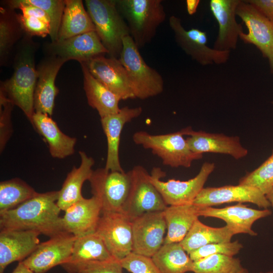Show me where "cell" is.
Here are the masks:
<instances>
[{
	"instance_id": "45",
	"label": "cell",
	"mask_w": 273,
	"mask_h": 273,
	"mask_svg": "<svg viewBox=\"0 0 273 273\" xmlns=\"http://www.w3.org/2000/svg\"><path fill=\"white\" fill-rule=\"evenodd\" d=\"M11 273H33L22 261L19 262L17 266Z\"/></svg>"
},
{
	"instance_id": "31",
	"label": "cell",
	"mask_w": 273,
	"mask_h": 273,
	"mask_svg": "<svg viewBox=\"0 0 273 273\" xmlns=\"http://www.w3.org/2000/svg\"><path fill=\"white\" fill-rule=\"evenodd\" d=\"M234 235L226 225L220 228L211 227L204 224L198 219L180 243L189 255L196 250L208 244L231 241Z\"/></svg>"
},
{
	"instance_id": "38",
	"label": "cell",
	"mask_w": 273,
	"mask_h": 273,
	"mask_svg": "<svg viewBox=\"0 0 273 273\" xmlns=\"http://www.w3.org/2000/svg\"><path fill=\"white\" fill-rule=\"evenodd\" d=\"M243 245L238 241L213 243L204 246L189 254L191 259L196 261L214 254H223L234 256L239 253Z\"/></svg>"
},
{
	"instance_id": "25",
	"label": "cell",
	"mask_w": 273,
	"mask_h": 273,
	"mask_svg": "<svg viewBox=\"0 0 273 273\" xmlns=\"http://www.w3.org/2000/svg\"><path fill=\"white\" fill-rule=\"evenodd\" d=\"M31 123L48 144L52 157L63 159L74 153L76 139L63 133L51 116L34 112Z\"/></svg>"
},
{
	"instance_id": "5",
	"label": "cell",
	"mask_w": 273,
	"mask_h": 273,
	"mask_svg": "<svg viewBox=\"0 0 273 273\" xmlns=\"http://www.w3.org/2000/svg\"><path fill=\"white\" fill-rule=\"evenodd\" d=\"M119 60L125 69L135 98L145 100L163 92V77L146 63L130 35L123 38Z\"/></svg>"
},
{
	"instance_id": "18",
	"label": "cell",
	"mask_w": 273,
	"mask_h": 273,
	"mask_svg": "<svg viewBox=\"0 0 273 273\" xmlns=\"http://www.w3.org/2000/svg\"><path fill=\"white\" fill-rule=\"evenodd\" d=\"M67 62L60 57L48 56L36 66L37 78L34 94V110L51 117L59 90L55 80L60 68Z\"/></svg>"
},
{
	"instance_id": "20",
	"label": "cell",
	"mask_w": 273,
	"mask_h": 273,
	"mask_svg": "<svg viewBox=\"0 0 273 273\" xmlns=\"http://www.w3.org/2000/svg\"><path fill=\"white\" fill-rule=\"evenodd\" d=\"M184 135H188L187 142L194 152L214 153L231 155L236 159L245 157L248 150L242 146L238 136H228L222 133L194 131L188 127L182 129Z\"/></svg>"
},
{
	"instance_id": "19",
	"label": "cell",
	"mask_w": 273,
	"mask_h": 273,
	"mask_svg": "<svg viewBox=\"0 0 273 273\" xmlns=\"http://www.w3.org/2000/svg\"><path fill=\"white\" fill-rule=\"evenodd\" d=\"M240 0H211L210 11L216 20L218 33L213 48L230 51L237 48L238 38L244 32L243 26L236 20V10Z\"/></svg>"
},
{
	"instance_id": "48",
	"label": "cell",
	"mask_w": 273,
	"mask_h": 273,
	"mask_svg": "<svg viewBox=\"0 0 273 273\" xmlns=\"http://www.w3.org/2000/svg\"><path fill=\"white\" fill-rule=\"evenodd\" d=\"M272 103V104H273V101L272 102V103Z\"/></svg>"
},
{
	"instance_id": "22",
	"label": "cell",
	"mask_w": 273,
	"mask_h": 273,
	"mask_svg": "<svg viewBox=\"0 0 273 273\" xmlns=\"http://www.w3.org/2000/svg\"><path fill=\"white\" fill-rule=\"evenodd\" d=\"M40 234L33 230H1L0 232V273L10 264L22 261L39 244Z\"/></svg>"
},
{
	"instance_id": "10",
	"label": "cell",
	"mask_w": 273,
	"mask_h": 273,
	"mask_svg": "<svg viewBox=\"0 0 273 273\" xmlns=\"http://www.w3.org/2000/svg\"><path fill=\"white\" fill-rule=\"evenodd\" d=\"M88 181L93 196L101 204L102 212H121L130 187L129 172L99 168L93 171Z\"/></svg>"
},
{
	"instance_id": "1",
	"label": "cell",
	"mask_w": 273,
	"mask_h": 273,
	"mask_svg": "<svg viewBox=\"0 0 273 273\" xmlns=\"http://www.w3.org/2000/svg\"><path fill=\"white\" fill-rule=\"evenodd\" d=\"M58 196L59 191L38 193L16 208L1 212V230H33L50 238L64 232Z\"/></svg>"
},
{
	"instance_id": "24",
	"label": "cell",
	"mask_w": 273,
	"mask_h": 273,
	"mask_svg": "<svg viewBox=\"0 0 273 273\" xmlns=\"http://www.w3.org/2000/svg\"><path fill=\"white\" fill-rule=\"evenodd\" d=\"M141 107L121 108L116 113L101 118L103 131L107 142V153L105 168L110 171H124L121 167L119 155L121 133L124 125L141 115Z\"/></svg>"
},
{
	"instance_id": "9",
	"label": "cell",
	"mask_w": 273,
	"mask_h": 273,
	"mask_svg": "<svg viewBox=\"0 0 273 273\" xmlns=\"http://www.w3.org/2000/svg\"><path fill=\"white\" fill-rule=\"evenodd\" d=\"M214 169V163L205 162L197 175L190 179L163 181L161 178L165 176V172L156 167L153 169L150 179L167 206L193 203Z\"/></svg>"
},
{
	"instance_id": "35",
	"label": "cell",
	"mask_w": 273,
	"mask_h": 273,
	"mask_svg": "<svg viewBox=\"0 0 273 273\" xmlns=\"http://www.w3.org/2000/svg\"><path fill=\"white\" fill-rule=\"evenodd\" d=\"M193 273H244L248 270L234 256L214 254L194 261Z\"/></svg>"
},
{
	"instance_id": "34",
	"label": "cell",
	"mask_w": 273,
	"mask_h": 273,
	"mask_svg": "<svg viewBox=\"0 0 273 273\" xmlns=\"http://www.w3.org/2000/svg\"><path fill=\"white\" fill-rule=\"evenodd\" d=\"M38 193L19 178L0 183V213L16 208Z\"/></svg>"
},
{
	"instance_id": "16",
	"label": "cell",
	"mask_w": 273,
	"mask_h": 273,
	"mask_svg": "<svg viewBox=\"0 0 273 273\" xmlns=\"http://www.w3.org/2000/svg\"><path fill=\"white\" fill-rule=\"evenodd\" d=\"M232 202L251 203L263 209L271 206L266 196L258 189L240 184L204 188L193 203L200 206L212 207Z\"/></svg>"
},
{
	"instance_id": "47",
	"label": "cell",
	"mask_w": 273,
	"mask_h": 273,
	"mask_svg": "<svg viewBox=\"0 0 273 273\" xmlns=\"http://www.w3.org/2000/svg\"><path fill=\"white\" fill-rule=\"evenodd\" d=\"M244 273H248V272H244ZM258 273H273V270H270V271H268L264 272H258Z\"/></svg>"
},
{
	"instance_id": "44",
	"label": "cell",
	"mask_w": 273,
	"mask_h": 273,
	"mask_svg": "<svg viewBox=\"0 0 273 273\" xmlns=\"http://www.w3.org/2000/svg\"><path fill=\"white\" fill-rule=\"evenodd\" d=\"M200 3L199 0H187L186 1V8L188 14L192 15L195 14L197 10Z\"/></svg>"
},
{
	"instance_id": "8",
	"label": "cell",
	"mask_w": 273,
	"mask_h": 273,
	"mask_svg": "<svg viewBox=\"0 0 273 273\" xmlns=\"http://www.w3.org/2000/svg\"><path fill=\"white\" fill-rule=\"evenodd\" d=\"M169 25L178 47L201 65L223 64L229 60L230 51L217 50L207 45L206 32L196 28L185 29L180 18L174 15L169 17Z\"/></svg>"
},
{
	"instance_id": "23",
	"label": "cell",
	"mask_w": 273,
	"mask_h": 273,
	"mask_svg": "<svg viewBox=\"0 0 273 273\" xmlns=\"http://www.w3.org/2000/svg\"><path fill=\"white\" fill-rule=\"evenodd\" d=\"M62 217L65 232L76 237L96 232L102 214V207L95 197H83L65 211Z\"/></svg>"
},
{
	"instance_id": "4",
	"label": "cell",
	"mask_w": 273,
	"mask_h": 273,
	"mask_svg": "<svg viewBox=\"0 0 273 273\" xmlns=\"http://www.w3.org/2000/svg\"><path fill=\"white\" fill-rule=\"evenodd\" d=\"M84 3L96 32L109 57L119 59L123 38L130 35V32L115 0H85Z\"/></svg>"
},
{
	"instance_id": "15",
	"label": "cell",
	"mask_w": 273,
	"mask_h": 273,
	"mask_svg": "<svg viewBox=\"0 0 273 273\" xmlns=\"http://www.w3.org/2000/svg\"><path fill=\"white\" fill-rule=\"evenodd\" d=\"M91 74L121 100L135 98L125 68L119 60L105 55L81 62Z\"/></svg>"
},
{
	"instance_id": "29",
	"label": "cell",
	"mask_w": 273,
	"mask_h": 273,
	"mask_svg": "<svg viewBox=\"0 0 273 273\" xmlns=\"http://www.w3.org/2000/svg\"><path fill=\"white\" fill-rule=\"evenodd\" d=\"M113 258L101 237L95 232L76 238L69 260L61 266L69 273L80 264L108 260Z\"/></svg>"
},
{
	"instance_id": "28",
	"label": "cell",
	"mask_w": 273,
	"mask_h": 273,
	"mask_svg": "<svg viewBox=\"0 0 273 273\" xmlns=\"http://www.w3.org/2000/svg\"><path fill=\"white\" fill-rule=\"evenodd\" d=\"M83 78V89L88 105L96 109L101 118L115 114L120 109L121 99L95 78L83 63H80Z\"/></svg>"
},
{
	"instance_id": "41",
	"label": "cell",
	"mask_w": 273,
	"mask_h": 273,
	"mask_svg": "<svg viewBox=\"0 0 273 273\" xmlns=\"http://www.w3.org/2000/svg\"><path fill=\"white\" fill-rule=\"evenodd\" d=\"M120 260L112 258L108 260L91 261L80 264L69 273H123Z\"/></svg>"
},
{
	"instance_id": "46",
	"label": "cell",
	"mask_w": 273,
	"mask_h": 273,
	"mask_svg": "<svg viewBox=\"0 0 273 273\" xmlns=\"http://www.w3.org/2000/svg\"><path fill=\"white\" fill-rule=\"evenodd\" d=\"M266 197L270 203V205L273 209V190L267 195Z\"/></svg>"
},
{
	"instance_id": "36",
	"label": "cell",
	"mask_w": 273,
	"mask_h": 273,
	"mask_svg": "<svg viewBox=\"0 0 273 273\" xmlns=\"http://www.w3.org/2000/svg\"><path fill=\"white\" fill-rule=\"evenodd\" d=\"M239 184L258 189L265 196L273 190V150L261 165L241 177Z\"/></svg>"
},
{
	"instance_id": "33",
	"label": "cell",
	"mask_w": 273,
	"mask_h": 273,
	"mask_svg": "<svg viewBox=\"0 0 273 273\" xmlns=\"http://www.w3.org/2000/svg\"><path fill=\"white\" fill-rule=\"evenodd\" d=\"M17 13L7 6L0 8V63L5 65L15 45L24 33L17 18Z\"/></svg>"
},
{
	"instance_id": "2",
	"label": "cell",
	"mask_w": 273,
	"mask_h": 273,
	"mask_svg": "<svg viewBox=\"0 0 273 273\" xmlns=\"http://www.w3.org/2000/svg\"><path fill=\"white\" fill-rule=\"evenodd\" d=\"M12 76L1 82L0 91L18 106L31 122L37 74L35 57L38 48L32 37L24 35L16 46Z\"/></svg>"
},
{
	"instance_id": "39",
	"label": "cell",
	"mask_w": 273,
	"mask_h": 273,
	"mask_svg": "<svg viewBox=\"0 0 273 273\" xmlns=\"http://www.w3.org/2000/svg\"><path fill=\"white\" fill-rule=\"evenodd\" d=\"M14 105L0 91V150L2 153L13 132L11 113Z\"/></svg>"
},
{
	"instance_id": "40",
	"label": "cell",
	"mask_w": 273,
	"mask_h": 273,
	"mask_svg": "<svg viewBox=\"0 0 273 273\" xmlns=\"http://www.w3.org/2000/svg\"><path fill=\"white\" fill-rule=\"evenodd\" d=\"M120 262L123 268L131 273H161L151 257L132 252Z\"/></svg>"
},
{
	"instance_id": "27",
	"label": "cell",
	"mask_w": 273,
	"mask_h": 273,
	"mask_svg": "<svg viewBox=\"0 0 273 273\" xmlns=\"http://www.w3.org/2000/svg\"><path fill=\"white\" fill-rule=\"evenodd\" d=\"M201 208L193 203L167 206L163 211L167 226L164 244L180 242L200 216Z\"/></svg>"
},
{
	"instance_id": "13",
	"label": "cell",
	"mask_w": 273,
	"mask_h": 273,
	"mask_svg": "<svg viewBox=\"0 0 273 273\" xmlns=\"http://www.w3.org/2000/svg\"><path fill=\"white\" fill-rule=\"evenodd\" d=\"M131 221L132 252L152 257L164 244L167 226L163 211L148 212Z\"/></svg>"
},
{
	"instance_id": "6",
	"label": "cell",
	"mask_w": 273,
	"mask_h": 273,
	"mask_svg": "<svg viewBox=\"0 0 273 273\" xmlns=\"http://www.w3.org/2000/svg\"><path fill=\"white\" fill-rule=\"evenodd\" d=\"M184 135L182 129L163 134H151L141 130L134 133L132 140L136 145L150 150L161 159L163 165L188 168L194 161L201 159L203 154L193 152Z\"/></svg>"
},
{
	"instance_id": "11",
	"label": "cell",
	"mask_w": 273,
	"mask_h": 273,
	"mask_svg": "<svg viewBox=\"0 0 273 273\" xmlns=\"http://www.w3.org/2000/svg\"><path fill=\"white\" fill-rule=\"evenodd\" d=\"M236 15L248 29V32H243L239 38L245 43L254 45L263 57L267 59L270 71L273 74V22L246 0H240Z\"/></svg>"
},
{
	"instance_id": "12",
	"label": "cell",
	"mask_w": 273,
	"mask_h": 273,
	"mask_svg": "<svg viewBox=\"0 0 273 273\" xmlns=\"http://www.w3.org/2000/svg\"><path fill=\"white\" fill-rule=\"evenodd\" d=\"M96 232L114 258L120 260L132 252V221L122 212H102Z\"/></svg>"
},
{
	"instance_id": "7",
	"label": "cell",
	"mask_w": 273,
	"mask_h": 273,
	"mask_svg": "<svg viewBox=\"0 0 273 273\" xmlns=\"http://www.w3.org/2000/svg\"><path fill=\"white\" fill-rule=\"evenodd\" d=\"M128 172L130 187L121 212L132 220L148 212L164 211L167 205L151 182L147 170L136 165Z\"/></svg>"
},
{
	"instance_id": "14",
	"label": "cell",
	"mask_w": 273,
	"mask_h": 273,
	"mask_svg": "<svg viewBox=\"0 0 273 273\" xmlns=\"http://www.w3.org/2000/svg\"><path fill=\"white\" fill-rule=\"evenodd\" d=\"M76 237L64 232L44 242L22 262L33 273H46L67 262L71 255Z\"/></svg>"
},
{
	"instance_id": "26",
	"label": "cell",
	"mask_w": 273,
	"mask_h": 273,
	"mask_svg": "<svg viewBox=\"0 0 273 273\" xmlns=\"http://www.w3.org/2000/svg\"><path fill=\"white\" fill-rule=\"evenodd\" d=\"M79 154L81 158L79 166L73 167L59 191L57 204L63 211L83 197L81 194L82 186L85 181L89 180L94 171V159L83 151H80Z\"/></svg>"
},
{
	"instance_id": "21",
	"label": "cell",
	"mask_w": 273,
	"mask_h": 273,
	"mask_svg": "<svg viewBox=\"0 0 273 273\" xmlns=\"http://www.w3.org/2000/svg\"><path fill=\"white\" fill-rule=\"evenodd\" d=\"M271 214V211L268 209H253L242 203L221 208L201 206L199 212L200 216L223 220L234 235L245 234L252 236L257 235L252 229L253 224L258 219Z\"/></svg>"
},
{
	"instance_id": "30",
	"label": "cell",
	"mask_w": 273,
	"mask_h": 273,
	"mask_svg": "<svg viewBox=\"0 0 273 273\" xmlns=\"http://www.w3.org/2000/svg\"><path fill=\"white\" fill-rule=\"evenodd\" d=\"M65 4L57 41L96 31L95 25L81 0H65Z\"/></svg>"
},
{
	"instance_id": "42",
	"label": "cell",
	"mask_w": 273,
	"mask_h": 273,
	"mask_svg": "<svg viewBox=\"0 0 273 273\" xmlns=\"http://www.w3.org/2000/svg\"><path fill=\"white\" fill-rule=\"evenodd\" d=\"M17 18L24 35L44 37L50 33V25L37 18L17 13Z\"/></svg>"
},
{
	"instance_id": "37",
	"label": "cell",
	"mask_w": 273,
	"mask_h": 273,
	"mask_svg": "<svg viewBox=\"0 0 273 273\" xmlns=\"http://www.w3.org/2000/svg\"><path fill=\"white\" fill-rule=\"evenodd\" d=\"M23 2L37 7L48 14L50 19L51 42L58 39V33L65 8V0H22Z\"/></svg>"
},
{
	"instance_id": "17",
	"label": "cell",
	"mask_w": 273,
	"mask_h": 273,
	"mask_svg": "<svg viewBox=\"0 0 273 273\" xmlns=\"http://www.w3.org/2000/svg\"><path fill=\"white\" fill-rule=\"evenodd\" d=\"M45 49L49 56L58 57L67 61L75 60L79 63L98 56L108 55L96 31L51 42L46 44Z\"/></svg>"
},
{
	"instance_id": "43",
	"label": "cell",
	"mask_w": 273,
	"mask_h": 273,
	"mask_svg": "<svg viewBox=\"0 0 273 273\" xmlns=\"http://www.w3.org/2000/svg\"><path fill=\"white\" fill-rule=\"evenodd\" d=\"M260 13L273 22V0H246Z\"/></svg>"
},
{
	"instance_id": "32",
	"label": "cell",
	"mask_w": 273,
	"mask_h": 273,
	"mask_svg": "<svg viewBox=\"0 0 273 273\" xmlns=\"http://www.w3.org/2000/svg\"><path fill=\"white\" fill-rule=\"evenodd\" d=\"M161 273L192 271L194 261L180 242L164 244L151 257Z\"/></svg>"
},
{
	"instance_id": "3",
	"label": "cell",
	"mask_w": 273,
	"mask_h": 273,
	"mask_svg": "<svg viewBox=\"0 0 273 273\" xmlns=\"http://www.w3.org/2000/svg\"><path fill=\"white\" fill-rule=\"evenodd\" d=\"M139 49L149 43L166 15L161 0H115Z\"/></svg>"
}]
</instances>
